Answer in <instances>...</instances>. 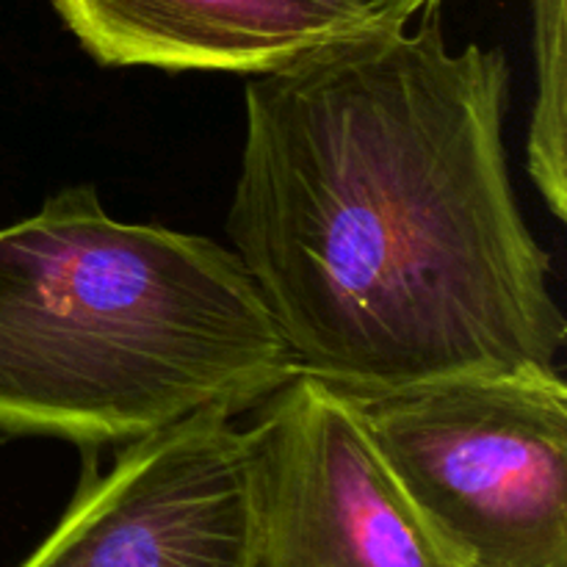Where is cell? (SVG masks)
Listing matches in <instances>:
<instances>
[{"instance_id": "6", "label": "cell", "mask_w": 567, "mask_h": 567, "mask_svg": "<svg viewBox=\"0 0 567 567\" xmlns=\"http://www.w3.org/2000/svg\"><path fill=\"white\" fill-rule=\"evenodd\" d=\"M103 66L280 72L369 28L321 0H50Z\"/></svg>"}, {"instance_id": "7", "label": "cell", "mask_w": 567, "mask_h": 567, "mask_svg": "<svg viewBox=\"0 0 567 567\" xmlns=\"http://www.w3.org/2000/svg\"><path fill=\"white\" fill-rule=\"evenodd\" d=\"M535 11V66L537 97L529 131V175L557 219L567 216V164H565V0H532Z\"/></svg>"}, {"instance_id": "2", "label": "cell", "mask_w": 567, "mask_h": 567, "mask_svg": "<svg viewBox=\"0 0 567 567\" xmlns=\"http://www.w3.org/2000/svg\"><path fill=\"white\" fill-rule=\"evenodd\" d=\"M297 374L225 244L114 219L94 186L0 227V435L127 446L258 408Z\"/></svg>"}, {"instance_id": "3", "label": "cell", "mask_w": 567, "mask_h": 567, "mask_svg": "<svg viewBox=\"0 0 567 567\" xmlns=\"http://www.w3.org/2000/svg\"><path fill=\"white\" fill-rule=\"evenodd\" d=\"M349 402L452 567H567L557 365L441 377Z\"/></svg>"}, {"instance_id": "1", "label": "cell", "mask_w": 567, "mask_h": 567, "mask_svg": "<svg viewBox=\"0 0 567 567\" xmlns=\"http://www.w3.org/2000/svg\"><path fill=\"white\" fill-rule=\"evenodd\" d=\"M502 48L441 3L244 89L227 236L299 374L347 396L554 369L567 319L509 177Z\"/></svg>"}, {"instance_id": "4", "label": "cell", "mask_w": 567, "mask_h": 567, "mask_svg": "<svg viewBox=\"0 0 567 567\" xmlns=\"http://www.w3.org/2000/svg\"><path fill=\"white\" fill-rule=\"evenodd\" d=\"M83 454L64 518L20 567H258L252 454L233 415L138 437L109 471Z\"/></svg>"}, {"instance_id": "8", "label": "cell", "mask_w": 567, "mask_h": 567, "mask_svg": "<svg viewBox=\"0 0 567 567\" xmlns=\"http://www.w3.org/2000/svg\"><path fill=\"white\" fill-rule=\"evenodd\" d=\"M321 3L369 31H380V28L410 25L415 14L441 0H321Z\"/></svg>"}, {"instance_id": "5", "label": "cell", "mask_w": 567, "mask_h": 567, "mask_svg": "<svg viewBox=\"0 0 567 567\" xmlns=\"http://www.w3.org/2000/svg\"><path fill=\"white\" fill-rule=\"evenodd\" d=\"M258 567H452L371 446L352 402L297 374L249 426Z\"/></svg>"}]
</instances>
